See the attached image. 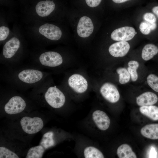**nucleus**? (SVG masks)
Here are the masks:
<instances>
[{
  "label": "nucleus",
  "instance_id": "obj_12",
  "mask_svg": "<svg viewBox=\"0 0 158 158\" xmlns=\"http://www.w3.org/2000/svg\"><path fill=\"white\" fill-rule=\"evenodd\" d=\"M92 117L95 124L100 130H105L109 128L110 119L104 112L99 110H96L93 113Z\"/></svg>",
  "mask_w": 158,
  "mask_h": 158
},
{
  "label": "nucleus",
  "instance_id": "obj_15",
  "mask_svg": "<svg viewBox=\"0 0 158 158\" xmlns=\"http://www.w3.org/2000/svg\"><path fill=\"white\" fill-rule=\"evenodd\" d=\"M158 100L156 94L151 92H146L142 93L136 99V102L139 106H145L153 105Z\"/></svg>",
  "mask_w": 158,
  "mask_h": 158
},
{
  "label": "nucleus",
  "instance_id": "obj_29",
  "mask_svg": "<svg viewBox=\"0 0 158 158\" xmlns=\"http://www.w3.org/2000/svg\"><path fill=\"white\" fill-rule=\"evenodd\" d=\"M143 18L145 21L148 22L155 23L156 21V18L154 15L150 13H145L143 16Z\"/></svg>",
  "mask_w": 158,
  "mask_h": 158
},
{
  "label": "nucleus",
  "instance_id": "obj_32",
  "mask_svg": "<svg viewBox=\"0 0 158 158\" xmlns=\"http://www.w3.org/2000/svg\"><path fill=\"white\" fill-rule=\"evenodd\" d=\"M152 11L158 17V6L153 7L152 9Z\"/></svg>",
  "mask_w": 158,
  "mask_h": 158
},
{
  "label": "nucleus",
  "instance_id": "obj_7",
  "mask_svg": "<svg viewBox=\"0 0 158 158\" xmlns=\"http://www.w3.org/2000/svg\"><path fill=\"white\" fill-rule=\"evenodd\" d=\"M26 103L20 97L15 96L11 98L5 104V112L10 114H15L22 111L25 107Z\"/></svg>",
  "mask_w": 158,
  "mask_h": 158
},
{
  "label": "nucleus",
  "instance_id": "obj_17",
  "mask_svg": "<svg viewBox=\"0 0 158 158\" xmlns=\"http://www.w3.org/2000/svg\"><path fill=\"white\" fill-rule=\"evenodd\" d=\"M140 112L143 115L154 121L158 120V107L154 105L141 106Z\"/></svg>",
  "mask_w": 158,
  "mask_h": 158
},
{
  "label": "nucleus",
  "instance_id": "obj_14",
  "mask_svg": "<svg viewBox=\"0 0 158 158\" xmlns=\"http://www.w3.org/2000/svg\"><path fill=\"white\" fill-rule=\"evenodd\" d=\"M55 7V4L52 1L45 0L39 2L35 8L39 16L45 17L50 15L54 10Z\"/></svg>",
  "mask_w": 158,
  "mask_h": 158
},
{
  "label": "nucleus",
  "instance_id": "obj_27",
  "mask_svg": "<svg viewBox=\"0 0 158 158\" xmlns=\"http://www.w3.org/2000/svg\"><path fill=\"white\" fill-rule=\"evenodd\" d=\"M0 158H18V156L15 153L4 147H0Z\"/></svg>",
  "mask_w": 158,
  "mask_h": 158
},
{
  "label": "nucleus",
  "instance_id": "obj_5",
  "mask_svg": "<svg viewBox=\"0 0 158 158\" xmlns=\"http://www.w3.org/2000/svg\"><path fill=\"white\" fill-rule=\"evenodd\" d=\"M100 92L104 98L110 103H116L120 99V95L118 90L111 83H104L101 87Z\"/></svg>",
  "mask_w": 158,
  "mask_h": 158
},
{
  "label": "nucleus",
  "instance_id": "obj_21",
  "mask_svg": "<svg viewBox=\"0 0 158 158\" xmlns=\"http://www.w3.org/2000/svg\"><path fill=\"white\" fill-rule=\"evenodd\" d=\"M84 154L85 158H104L102 153L97 148L92 146L86 147L84 150Z\"/></svg>",
  "mask_w": 158,
  "mask_h": 158
},
{
  "label": "nucleus",
  "instance_id": "obj_1",
  "mask_svg": "<svg viewBox=\"0 0 158 158\" xmlns=\"http://www.w3.org/2000/svg\"><path fill=\"white\" fill-rule=\"evenodd\" d=\"M44 97L48 104L55 108L62 107L66 100L64 94L56 86L49 87L45 94Z\"/></svg>",
  "mask_w": 158,
  "mask_h": 158
},
{
  "label": "nucleus",
  "instance_id": "obj_22",
  "mask_svg": "<svg viewBox=\"0 0 158 158\" xmlns=\"http://www.w3.org/2000/svg\"><path fill=\"white\" fill-rule=\"evenodd\" d=\"M127 70L129 73L132 80L133 82L136 81L138 78V75L137 71L139 66V63L137 61L131 60L128 64Z\"/></svg>",
  "mask_w": 158,
  "mask_h": 158
},
{
  "label": "nucleus",
  "instance_id": "obj_20",
  "mask_svg": "<svg viewBox=\"0 0 158 158\" xmlns=\"http://www.w3.org/2000/svg\"><path fill=\"white\" fill-rule=\"evenodd\" d=\"M54 133L52 131H49L45 133L43 135L40 143V145L46 150L53 146L55 141L53 138Z\"/></svg>",
  "mask_w": 158,
  "mask_h": 158
},
{
  "label": "nucleus",
  "instance_id": "obj_2",
  "mask_svg": "<svg viewBox=\"0 0 158 158\" xmlns=\"http://www.w3.org/2000/svg\"><path fill=\"white\" fill-rule=\"evenodd\" d=\"M20 123L23 130L29 134L37 133L44 126L42 120L37 117L33 118L24 117L22 118Z\"/></svg>",
  "mask_w": 158,
  "mask_h": 158
},
{
  "label": "nucleus",
  "instance_id": "obj_28",
  "mask_svg": "<svg viewBox=\"0 0 158 158\" xmlns=\"http://www.w3.org/2000/svg\"><path fill=\"white\" fill-rule=\"evenodd\" d=\"M9 29L5 26H1L0 27V40H4L8 37L9 33Z\"/></svg>",
  "mask_w": 158,
  "mask_h": 158
},
{
  "label": "nucleus",
  "instance_id": "obj_26",
  "mask_svg": "<svg viewBox=\"0 0 158 158\" xmlns=\"http://www.w3.org/2000/svg\"><path fill=\"white\" fill-rule=\"evenodd\" d=\"M147 83L149 86L154 91L158 92V77L151 74L147 78Z\"/></svg>",
  "mask_w": 158,
  "mask_h": 158
},
{
  "label": "nucleus",
  "instance_id": "obj_18",
  "mask_svg": "<svg viewBox=\"0 0 158 158\" xmlns=\"http://www.w3.org/2000/svg\"><path fill=\"white\" fill-rule=\"evenodd\" d=\"M158 52V48L155 45L151 44H147L143 47L141 54L142 59L148 61L156 55Z\"/></svg>",
  "mask_w": 158,
  "mask_h": 158
},
{
  "label": "nucleus",
  "instance_id": "obj_11",
  "mask_svg": "<svg viewBox=\"0 0 158 158\" xmlns=\"http://www.w3.org/2000/svg\"><path fill=\"white\" fill-rule=\"evenodd\" d=\"M130 47V45L127 42L118 41L111 45L109 48V51L114 57H122L127 54Z\"/></svg>",
  "mask_w": 158,
  "mask_h": 158
},
{
  "label": "nucleus",
  "instance_id": "obj_25",
  "mask_svg": "<svg viewBox=\"0 0 158 158\" xmlns=\"http://www.w3.org/2000/svg\"><path fill=\"white\" fill-rule=\"evenodd\" d=\"M157 27L156 23H149L145 21L141 23L139 25L140 32L143 35H147L150 32L151 30H154Z\"/></svg>",
  "mask_w": 158,
  "mask_h": 158
},
{
  "label": "nucleus",
  "instance_id": "obj_24",
  "mask_svg": "<svg viewBox=\"0 0 158 158\" xmlns=\"http://www.w3.org/2000/svg\"><path fill=\"white\" fill-rule=\"evenodd\" d=\"M116 71L119 75V81L121 84H125L129 82L131 76L127 69L125 68L120 67Z\"/></svg>",
  "mask_w": 158,
  "mask_h": 158
},
{
  "label": "nucleus",
  "instance_id": "obj_23",
  "mask_svg": "<svg viewBox=\"0 0 158 158\" xmlns=\"http://www.w3.org/2000/svg\"><path fill=\"white\" fill-rule=\"evenodd\" d=\"M45 150V149L40 145L32 147L29 150L26 158H42Z\"/></svg>",
  "mask_w": 158,
  "mask_h": 158
},
{
  "label": "nucleus",
  "instance_id": "obj_31",
  "mask_svg": "<svg viewBox=\"0 0 158 158\" xmlns=\"http://www.w3.org/2000/svg\"><path fill=\"white\" fill-rule=\"evenodd\" d=\"M149 157H157V153L156 150L155 148L153 147H151L150 148L149 152Z\"/></svg>",
  "mask_w": 158,
  "mask_h": 158
},
{
  "label": "nucleus",
  "instance_id": "obj_16",
  "mask_svg": "<svg viewBox=\"0 0 158 158\" xmlns=\"http://www.w3.org/2000/svg\"><path fill=\"white\" fill-rule=\"evenodd\" d=\"M141 134L144 137L150 139H158V124L147 125L140 130Z\"/></svg>",
  "mask_w": 158,
  "mask_h": 158
},
{
  "label": "nucleus",
  "instance_id": "obj_6",
  "mask_svg": "<svg viewBox=\"0 0 158 158\" xmlns=\"http://www.w3.org/2000/svg\"><path fill=\"white\" fill-rule=\"evenodd\" d=\"M43 74L40 71L35 69H27L20 71L18 78L22 82L27 84H33L40 81Z\"/></svg>",
  "mask_w": 158,
  "mask_h": 158
},
{
  "label": "nucleus",
  "instance_id": "obj_4",
  "mask_svg": "<svg viewBox=\"0 0 158 158\" xmlns=\"http://www.w3.org/2000/svg\"><path fill=\"white\" fill-rule=\"evenodd\" d=\"M137 33L133 28L124 26L114 30L111 34V37L114 41H126L132 39Z\"/></svg>",
  "mask_w": 158,
  "mask_h": 158
},
{
  "label": "nucleus",
  "instance_id": "obj_33",
  "mask_svg": "<svg viewBox=\"0 0 158 158\" xmlns=\"http://www.w3.org/2000/svg\"><path fill=\"white\" fill-rule=\"evenodd\" d=\"M112 1L115 3H121L123 2H124L128 1L130 0H112Z\"/></svg>",
  "mask_w": 158,
  "mask_h": 158
},
{
  "label": "nucleus",
  "instance_id": "obj_19",
  "mask_svg": "<svg viewBox=\"0 0 158 158\" xmlns=\"http://www.w3.org/2000/svg\"><path fill=\"white\" fill-rule=\"evenodd\" d=\"M116 152L119 158H137L131 147L127 144H123L120 146L117 149Z\"/></svg>",
  "mask_w": 158,
  "mask_h": 158
},
{
  "label": "nucleus",
  "instance_id": "obj_8",
  "mask_svg": "<svg viewBox=\"0 0 158 158\" xmlns=\"http://www.w3.org/2000/svg\"><path fill=\"white\" fill-rule=\"evenodd\" d=\"M39 32L47 38L54 41L59 40L62 34L61 30L58 27L49 23L41 25L39 28Z\"/></svg>",
  "mask_w": 158,
  "mask_h": 158
},
{
  "label": "nucleus",
  "instance_id": "obj_13",
  "mask_svg": "<svg viewBox=\"0 0 158 158\" xmlns=\"http://www.w3.org/2000/svg\"><path fill=\"white\" fill-rule=\"evenodd\" d=\"M20 42L16 37H12L8 41L4 46L3 54L4 57L7 59L13 57L19 49Z\"/></svg>",
  "mask_w": 158,
  "mask_h": 158
},
{
  "label": "nucleus",
  "instance_id": "obj_9",
  "mask_svg": "<svg viewBox=\"0 0 158 158\" xmlns=\"http://www.w3.org/2000/svg\"><path fill=\"white\" fill-rule=\"evenodd\" d=\"M68 83L75 91L79 93L85 92L88 87L87 80L79 74H74L70 76L68 80Z\"/></svg>",
  "mask_w": 158,
  "mask_h": 158
},
{
  "label": "nucleus",
  "instance_id": "obj_30",
  "mask_svg": "<svg viewBox=\"0 0 158 158\" xmlns=\"http://www.w3.org/2000/svg\"><path fill=\"white\" fill-rule=\"evenodd\" d=\"M102 0H85L88 6L91 7H95L99 5Z\"/></svg>",
  "mask_w": 158,
  "mask_h": 158
},
{
  "label": "nucleus",
  "instance_id": "obj_3",
  "mask_svg": "<svg viewBox=\"0 0 158 158\" xmlns=\"http://www.w3.org/2000/svg\"><path fill=\"white\" fill-rule=\"evenodd\" d=\"M39 60L43 65L49 67H55L61 65L63 62L61 56L58 53L49 51L42 54Z\"/></svg>",
  "mask_w": 158,
  "mask_h": 158
},
{
  "label": "nucleus",
  "instance_id": "obj_10",
  "mask_svg": "<svg viewBox=\"0 0 158 158\" xmlns=\"http://www.w3.org/2000/svg\"><path fill=\"white\" fill-rule=\"evenodd\" d=\"M93 30V25L90 18L83 16L80 18L77 29V33L80 37L85 38L89 36Z\"/></svg>",
  "mask_w": 158,
  "mask_h": 158
}]
</instances>
